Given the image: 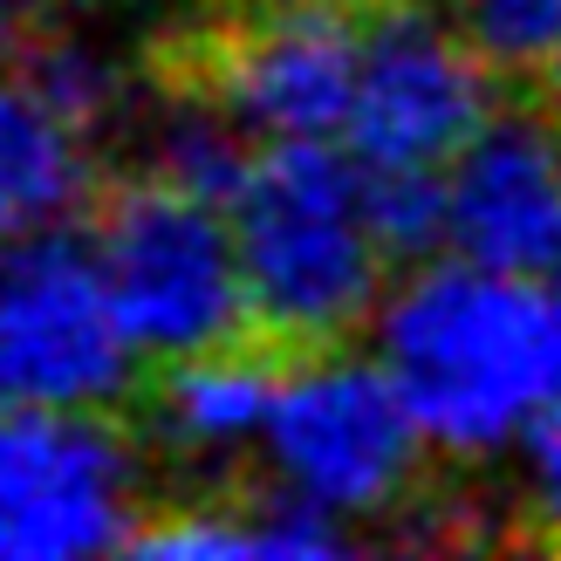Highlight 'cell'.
Segmentation results:
<instances>
[{
  "label": "cell",
  "instance_id": "8fae6325",
  "mask_svg": "<svg viewBox=\"0 0 561 561\" xmlns=\"http://www.w3.org/2000/svg\"><path fill=\"white\" fill-rule=\"evenodd\" d=\"M90 179L96 151L14 69H0V240L76 219L90 199Z\"/></svg>",
  "mask_w": 561,
  "mask_h": 561
},
{
  "label": "cell",
  "instance_id": "30bf717a",
  "mask_svg": "<svg viewBox=\"0 0 561 561\" xmlns=\"http://www.w3.org/2000/svg\"><path fill=\"white\" fill-rule=\"evenodd\" d=\"M295 363H280L267 343L240 335L227 350H206V356H179V363H151L145 390L130 404V425L158 438L164 453H233L254 432H267V417L288 390Z\"/></svg>",
  "mask_w": 561,
  "mask_h": 561
},
{
  "label": "cell",
  "instance_id": "5bb4252c",
  "mask_svg": "<svg viewBox=\"0 0 561 561\" xmlns=\"http://www.w3.org/2000/svg\"><path fill=\"white\" fill-rule=\"evenodd\" d=\"M0 69H14L27 90H35V96L55 110V117H62V124L82 137V145H90V151H96V137L117 130V117H124V76L110 69L69 21L48 27V35H35L27 48H14Z\"/></svg>",
  "mask_w": 561,
  "mask_h": 561
},
{
  "label": "cell",
  "instance_id": "7a4b0ae2",
  "mask_svg": "<svg viewBox=\"0 0 561 561\" xmlns=\"http://www.w3.org/2000/svg\"><path fill=\"white\" fill-rule=\"evenodd\" d=\"M383 363L432 453L486 459L561 398V343L535 280L445 254L383 308Z\"/></svg>",
  "mask_w": 561,
  "mask_h": 561
},
{
  "label": "cell",
  "instance_id": "4fadbf2b",
  "mask_svg": "<svg viewBox=\"0 0 561 561\" xmlns=\"http://www.w3.org/2000/svg\"><path fill=\"white\" fill-rule=\"evenodd\" d=\"M363 219L390 274L453 254V164H363Z\"/></svg>",
  "mask_w": 561,
  "mask_h": 561
},
{
  "label": "cell",
  "instance_id": "ac0fdd59",
  "mask_svg": "<svg viewBox=\"0 0 561 561\" xmlns=\"http://www.w3.org/2000/svg\"><path fill=\"white\" fill-rule=\"evenodd\" d=\"M541 295H548V316H554V343H561V267L541 280Z\"/></svg>",
  "mask_w": 561,
  "mask_h": 561
},
{
  "label": "cell",
  "instance_id": "52a82bcc",
  "mask_svg": "<svg viewBox=\"0 0 561 561\" xmlns=\"http://www.w3.org/2000/svg\"><path fill=\"white\" fill-rule=\"evenodd\" d=\"M145 432L130 411H69L0 398V554L62 561L124 548L145 507L137 486Z\"/></svg>",
  "mask_w": 561,
  "mask_h": 561
},
{
  "label": "cell",
  "instance_id": "d6986e66",
  "mask_svg": "<svg viewBox=\"0 0 561 561\" xmlns=\"http://www.w3.org/2000/svg\"><path fill=\"white\" fill-rule=\"evenodd\" d=\"M541 90H548V96H554V103H561V62H554V69H548V82H541Z\"/></svg>",
  "mask_w": 561,
  "mask_h": 561
},
{
  "label": "cell",
  "instance_id": "7c38bea8",
  "mask_svg": "<svg viewBox=\"0 0 561 561\" xmlns=\"http://www.w3.org/2000/svg\"><path fill=\"white\" fill-rule=\"evenodd\" d=\"M158 103H164V124L151 130V145L137 164L185 185L192 199L233 213L247 179H254V164H261V151H267V137L247 130L240 117H227V110H213V103H185V96H158Z\"/></svg>",
  "mask_w": 561,
  "mask_h": 561
},
{
  "label": "cell",
  "instance_id": "5b68a950",
  "mask_svg": "<svg viewBox=\"0 0 561 561\" xmlns=\"http://www.w3.org/2000/svg\"><path fill=\"white\" fill-rule=\"evenodd\" d=\"M151 363L117 322L82 227L0 240V398L130 411Z\"/></svg>",
  "mask_w": 561,
  "mask_h": 561
},
{
  "label": "cell",
  "instance_id": "ba28073f",
  "mask_svg": "<svg viewBox=\"0 0 561 561\" xmlns=\"http://www.w3.org/2000/svg\"><path fill=\"white\" fill-rule=\"evenodd\" d=\"M267 453L288 472V486L322 500L329 514L390 520L425 486L432 438L411 417L390 363H356L343 350L288 377L267 417Z\"/></svg>",
  "mask_w": 561,
  "mask_h": 561
},
{
  "label": "cell",
  "instance_id": "9c48e42d",
  "mask_svg": "<svg viewBox=\"0 0 561 561\" xmlns=\"http://www.w3.org/2000/svg\"><path fill=\"white\" fill-rule=\"evenodd\" d=\"M453 254L514 280L561 267V103L514 82L453 158Z\"/></svg>",
  "mask_w": 561,
  "mask_h": 561
},
{
  "label": "cell",
  "instance_id": "8992f818",
  "mask_svg": "<svg viewBox=\"0 0 561 561\" xmlns=\"http://www.w3.org/2000/svg\"><path fill=\"white\" fill-rule=\"evenodd\" d=\"M514 82L438 0H363V69L343 145L363 164H453Z\"/></svg>",
  "mask_w": 561,
  "mask_h": 561
},
{
  "label": "cell",
  "instance_id": "3957f363",
  "mask_svg": "<svg viewBox=\"0 0 561 561\" xmlns=\"http://www.w3.org/2000/svg\"><path fill=\"white\" fill-rule=\"evenodd\" d=\"M151 96H185L261 137H343L363 69V0H199L145 42Z\"/></svg>",
  "mask_w": 561,
  "mask_h": 561
},
{
  "label": "cell",
  "instance_id": "2e32d148",
  "mask_svg": "<svg viewBox=\"0 0 561 561\" xmlns=\"http://www.w3.org/2000/svg\"><path fill=\"white\" fill-rule=\"evenodd\" d=\"M527 507L507 527V548H548L561 554V398H548L527 417Z\"/></svg>",
  "mask_w": 561,
  "mask_h": 561
},
{
  "label": "cell",
  "instance_id": "9a60e30c",
  "mask_svg": "<svg viewBox=\"0 0 561 561\" xmlns=\"http://www.w3.org/2000/svg\"><path fill=\"white\" fill-rule=\"evenodd\" d=\"M453 14L507 82H548L561 62V0H453Z\"/></svg>",
  "mask_w": 561,
  "mask_h": 561
},
{
  "label": "cell",
  "instance_id": "e0dca14e",
  "mask_svg": "<svg viewBox=\"0 0 561 561\" xmlns=\"http://www.w3.org/2000/svg\"><path fill=\"white\" fill-rule=\"evenodd\" d=\"M62 21H69V0H0V62Z\"/></svg>",
  "mask_w": 561,
  "mask_h": 561
},
{
  "label": "cell",
  "instance_id": "277c9868",
  "mask_svg": "<svg viewBox=\"0 0 561 561\" xmlns=\"http://www.w3.org/2000/svg\"><path fill=\"white\" fill-rule=\"evenodd\" d=\"M76 227L90 233L117 322L145 363L206 356L247 335L233 213L192 199L145 164H96Z\"/></svg>",
  "mask_w": 561,
  "mask_h": 561
},
{
  "label": "cell",
  "instance_id": "6da1fadb",
  "mask_svg": "<svg viewBox=\"0 0 561 561\" xmlns=\"http://www.w3.org/2000/svg\"><path fill=\"white\" fill-rule=\"evenodd\" d=\"M247 335L280 363L343 356L377 316L383 247L363 219V158L335 137H267L233 206Z\"/></svg>",
  "mask_w": 561,
  "mask_h": 561
}]
</instances>
